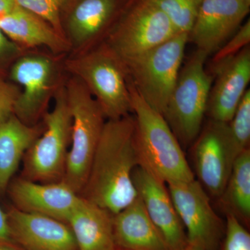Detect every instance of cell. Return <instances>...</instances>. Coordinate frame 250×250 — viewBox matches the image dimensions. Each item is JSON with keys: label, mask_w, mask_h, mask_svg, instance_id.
<instances>
[{"label": "cell", "mask_w": 250, "mask_h": 250, "mask_svg": "<svg viewBox=\"0 0 250 250\" xmlns=\"http://www.w3.org/2000/svg\"><path fill=\"white\" fill-rule=\"evenodd\" d=\"M188 34L169 40L123 64L130 82L144 101L164 114L182 66Z\"/></svg>", "instance_id": "ba28073f"}, {"label": "cell", "mask_w": 250, "mask_h": 250, "mask_svg": "<svg viewBox=\"0 0 250 250\" xmlns=\"http://www.w3.org/2000/svg\"><path fill=\"white\" fill-rule=\"evenodd\" d=\"M65 86L72 115V128L62 180L80 195L107 120L98 102L80 80L67 75Z\"/></svg>", "instance_id": "277c9868"}, {"label": "cell", "mask_w": 250, "mask_h": 250, "mask_svg": "<svg viewBox=\"0 0 250 250\" xmlns=\"http://www.w3.org/2000/svg\"><path fill=\"white\" fill-rule=\"evenodd\" d=\"M223 250H250V235L233 213L227 212Z\"/></svg>", "instance_id": "4316f807"}, {"label": "cell", "mask_w": 250, "mask_h": 250, "mask_svg": "<svg viewBox=\"0 0 250 250\" xmlns=\"http://www.w3.org/2000/svg\"><path fill=\"white\" fill-rule=\"evenodd\" d=\"M250 140V89H248L228 123L229 154L232 165L236 158L249 148Z\"/></svg>", "instance_id": "603a6c76"}, {"label": "cell", "mask_w": 250, "mask_h": 250, "mask_svg": "<svg viewBox=\"0 0 250 250\" xmlns=\"http://www.w3.org/2000/svg\"><path fill=\"white\" fill-rule=\"evenodd\" d=\"M166 15L177 34H188L202 0H150Z\"/></svg>", "instance_id": "cb8c5ba5"}, {"label": "cell", "mask_w": 250, "mask_h": 250, "mask_svg": "<svg viewBox=\"0 0 250 250\" xmlns=\"http://www.w3.org/2000/svg\"><path fill=\"white\" fill-rule=\"evenodd\" d=\"M20 93L18 85L0 77V124L14 114L15 103Z\"/></svg>", "instance_id": "83f0119b"}, {"label": "cell", "mask_w": 250, "mask_h": 250, "mask_svg": "<svg viewBox=\"0 0 250 250\" xmlns=\"http://www.w3.org/2000/svg\"><path fill=\"white\" fill-rule=\"evenodd\" d=\"M0 29L26 50L45 48L54 55L70 54V46L63 36L45 20L18 5L0 18Z\"/></svg>", "instance_id": "ac0fdd59"}, {"label": "cell", "mask_w": 250, "mask_h": 250, "mask_svg": "<svg viewBox=\"0 0 250 250\" xmlns=\"http://www.w3.org/2000/svg\"><path fill=\"white\" fill-rule=\"evenodd\" d=\"M227 210L238 220L250 218V150L246 149L236 158L228 183L220 196Z\"/></svg>", "instance_id": "7402d4cb"}, {"label": "cell", "mask_w": 250, "mask_h": 250, "mask_svg": "<svg viewBox=\"0 0 250 250\" xmlns=\"http://www.w3.org/2000/svg\"><path fill=\"white\" fill-rule=\"evenodd\" d=\"M135 0H68L62 9V34L68 55L82 53L107 39Z\"/></svg>", "instance_id": "30bf717a"}, {"label": "cell", "mask_w": 250, "mask_h": 250, "mask_svg": "<svg viewBox=\"0 0 250 250\" xmlns=\"http://www.w3.org/2000/svg\"><path fill=\"white\" fill-rule=\"evenodd\" d=\"M65 57L37 49L27 50L10 67V80L22 88L15 103L14 115L24 124H39L47 112L51 99L66 77Z\"/></svg>", "instance_id": "8992f818"}, {"label": "cell", "mask_w": 250, "mask_h": 250, "mask_svg": "<svg viewBox=\"0 0 250 250\" xmlns=\"http://www.w3.org/2000/svg\"><path fill=\"white\" fill-rule=\"evenodd\" d=\"M139 166L166 184L195 179L178 139L164 116L141 98L129 80Z\"/></svg>", "instance_id": "7a4b0ae2"}, {"label": "cell", "mask_w": 250, "mask_h": 250, "mask_svg": "<svg viewBox=\"0 0 250 250\" xmlns=\"http://www.w3.org/2000/svg\"><path fill=\"white\" fill-rule=\"evenodd\" d=\"M208 56L196 49L181 67L164 116L181 145L197 139L207 113L214 77L206 68Z\"/></svg>", "instance_id": "5b68a950"}, {"label": "cell", "mask_w": 250, "mask_h": 250, "mask_svg": "<svg viewBox=\"0 0 250 250\" xmlns=\"http://www.w3.org/2000/svg\"><path fill=\"white\" fill-rule=\"evenodd\" d=\"M9 193L16 208L67 223L82 197L63 181L41 183L21 177L10 183Z\"/></svg>", "instance_id": "5bb4252c"}, {"label": "cell", "mask_w": 250, "mask_h": 250, "mask_svg": "<svg viewBox=\"0 0 250 250\" xmlns=\"http://www.w3.org/2000/svg\"><path fill=\"white\" fill-rule=\"evenodd\" d=\"M176 34L168 18L150 0H135L105 42L125 64Z\"/></svg>", "instance_id": "9c48e42d"}, {"label": "cell", "mask_w": 250, "mask_h": 250, "mask_svg": "<svg viewBox=\"0 0 250 250\" xmlns=\"http://www.w3.org/2000/svg\"><path fill=\"white\" fill-rule=\"evenodd\" d=\"M139 166L134 118L107 120L80 196L115 215L139 196L133 172Z\"/></svg>", "instance_id": "6da1fadb"}, {"label": "cell", "mask_w": 250, "mask_h": 250, "mask_svg": "<svg viewBox=\"0 0 250 250\" xmlns=\"http://www.w3.org/2000/svg\"><path fill=\"white\" fill-rule=\"evenodd\" d=\"M43 129L42 122L29 126L14 114L0 124V195L9 187L20 163Z\"/></svg>", "instance_id": "44dd1931"}, {"label": "cell", "mask_w": 250, "mask_h": 250, "mask_svg": "<svg viewBox=\"0 0 250 250\" xmlns=\"http://www.w3.org/2000/svg\"><path fill=\"white\" fill-rule=\"evenodd\" d=\"M65 80L56 92L52 111L42 117L43 131L23 158L24 178L41 183L59 182L63 178L72 128Z\"/></svg>", "instance_id": "52a82bcc"}, {"label": "cell", "mask_w": 250, "mask_h": 250, "mask_svg": "<svg viewBox=\"0 0 250 250\" xmlns=\"http://www.w3.org/2000/svg\"><path fill=\"white\" fill-rule=\"evenodd\" d=\"M14 242L11 237L7 213L0 207V243Z\"/></svg>", "instance_id": "f546056e"}, {"label": "cell", "mask_w": 250, "mask_h": 250, "mask_svg": "<svg viewBox=\"0 0 250 250\" xmlns=\"http://www.w3.org/2000/svg\"><path fill=\"white\" fill-rule=\"evenodd\" d=\"M0 250H24L14 242L0 243Z\"/></svg>", "instance_id": "1f68e13d"}, {"label": "cell", "mask_w": 250, "mask_h": 250, "mask_svg": "<svg viewBox=\"0 0 250 250\" xmlns=\"http://www.w3.org/2000/svg\"><path fill=\"white\" fill-rule=\"evenodd\" d=\"M193 144L198 182L207 193L220 197L232 167L229 154L228 123L209 120Z\"/></svg>", "instance_id": "4fadbf2b"}, {"label": "cell", "mask_w": 250, "mask_h": 250, "mask_svg": "<svg viewBox=\"0 0 250 250\" xmlns=\"http://www.w3.org/2000/svg\"><path fill=\"white\" fill-rule=\"evenodd\" d=\"M63 69L84 85L106 120L119 119L132 113L127 72L106 42L82 53L66 56Z\"/></svg>", "instance_id": "3957f363"}, {"label": "cell", "mask_w": 250, "mask_h": 250, "mask_svg": "<svg viewBox=\"0 0 250 250\" xmlns=\"http://www.w3.org/2000/svg\"><path fill=\"white\" fill-rule=\"evenodd\" d=\"M133 181L149 218L165 240L169 250L187 248V233L166 184L141 166L133 172Z\"/></svg>", "instance_id": "9a60e30c"}, {"label": "cell", "mask_w": 250, "mask_h": 250, "mask_svg": "<svg viewBox=\"0 0 250 250\" xmlns=\"http://www.w3.org/2000/svg\"><path fill=\"white\" fill-rule=\"evenodd\" d=\"M67 1L68 0H16V2L20 7L45 20L64 37L61 16Z\"/></svg>", "instance_id": "484cf974"}, {"label": "cell", "mask_w": 250, "mask_h": 250, "mask_svg": "<svg viewBox=\"0 0 250 250\" xmlns=\"http://www.w3.org/2000/svg\"><path fill=\"white\" fill-rule=\"evenodd\" d=\"M27 51L15 43L0 29V76L9 71L15 61Z\"/></svg>", "instance_id": "f1b7e54d"}, {"label": "cell", "mask_w": 250, "mask_h": 250, "mask_svg": "<svg viewBox=\"0 0 250 250\" xmlns=\"http://www.w3.org/2000/svg\"><path fill=\"white\" fill-rule=\"evenodd\" d=\"M250 21L248 19L238 31L215 53L213 54L210 60V74L219 67L233 59L235 56L239 53L247 46L250 45Z\"/></svg>", "instance_id": "d4e9b609"}, {"label": "cell", "mask_w": 250, "mask_h": 250, "mask_svg": "<svg viewBox=\"0 0 250 250\" xmlns=\"http://www.w3.org/2000/svg\"><path fill=\"white\" fill-rule=\"evenodd\" d=\"M16 5V0H0V18L9 14Z\"/></svg>", "instance_id": "4dcf8cb0"}, {"label": "cell", "mask_w": 250, "mask_h": 250, "mask_svg": "<svg viewBox=\"0 0 250 250\" xmlns=\"http://www.w3.org/2000/svg\"><path fill=\"white\" fill-rule=\"evenodd\" d=\"M11 237L24 250H79L67 223L13 207L7 212Z\"/></svg>", "instance_id": "2e32d148"}, {"label": "cell", "mask_w": 250, "mask_h": 250, "mask_svg": "<svg viewBox=\"0 0 250 250\" xmlns=\"http://www.w3.org/2000/svg\"><path fill=\"white\" fill-rule=\"evenodd\" d=\"M205 250L202 249V248H200V247H197L195 246H192V245H188L187 247V248H184V250Z\"/></svg>", "instance_id": "d6a6232c"}, {"label": "cell", "mask_w": 250, "mask_h": 250, "mask_svg": "<svg viewBox=\"0 0 250 250\" xmlns=\"http://www.w3.org/2000/svg\"><path fill=\"white\" fill-rule=\"evenodd\" d=\"M166 185L185 229L188 245L205 250H218L225 226L212 208L208 193L201 184L194 179Z\"/></svg>", "instance_id": "8fae6325"}, {"label": "cell", "mask_w": 250, "mask_h": 250, "mask_svg": "<svg viewBox=\"0 0 250 250\" xmlns=\"http://www.w3.org/2000/svg\"><path fill=\"white\" fill-rule=\"evenodd\" d=\"M215 82L208 97L207 113L212 121L232 119L250 82V47L247 46L213 74Z\"/></svg>", "instance_id": "e0dca14e"}, {"label": "cell", "mask_w": 250, "mask_h": 250, "mask_svg": "<svg viewBox=\"0 0 250 250\" xmlns=\"http://www.w3.org/2000/svg\"><path fill=\"white\" fill-rule=\"evenodd\" d=\"M113 222L115 241L118 249L169 250L139 196L124 209L113 215Z\"/></svg>", "instance_id": "d6986e66"}, {"label": "cell", "mask_w": 250, "mask_h": 250, "mask_svg": "<svg viewBox=\"0 0 250 250\" xmlns=\"http://www.w3.org/2000/svg\"><path fill=\"white\" fill-rule=\"evenodd\" d=\"M116 250H124L118 249H118H117Z\"/></svg>", "instance_id": "836d02e7"}, {"label": "cell", "mask_w": 250, "mask_h": 250, "mask_svg": "<svg viewBox=\"0 0 250 250\" xmlns=\"http://www.w3.org/2000/svg\"><path fill=\"white\" fill-rule=\"evenodd\" d=\"M250 9L243 0H202L188 42L213 55L241 27Z\"/></svg>", "instance_id": "7c38bea8"}, {"label": "cell", "mask_w": 250, "mask_h": 250, "mask_svg": "<svg viewBox=\"0 0 250 250\" xmlns=\"http://www.w3.org/2000/svg\"><path fill=\"white\" fill-rule=\"evenodd\" d=\"M113 220L111 212L82 197L67 224L79 250H116Z\"/></svg>", "instance_id": "ffe728a7"}]
</instances>
